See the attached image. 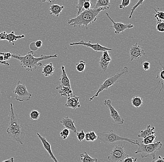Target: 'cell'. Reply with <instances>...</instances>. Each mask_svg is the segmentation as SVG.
Segmentation results:
<instances>
[{
    "mask_svg": "<svg viewBox=\"0 0 164 162\" xmlns=\"http://www.w3.org/2000/svg\"><path fill=\"white\" fill-rule=\"evenodd\" d=\"M110 9L109 7H101L97 9H91L83 10L75 18L69 19L67 21L68 25L75 27L82 26L85 27L88 30V25L95 22L97 19V16L102 11Z\"/></svg>",
    "mask_w": 164,
    "mask_h": 162,
    "instance_id": "6da1fadb",
    "label": "cell"
},
{
    "mask_svg": "<svg viewBox=\"0 0 164 162\" xmlns=\"http://www.w3.org/2000/svg\"><path fill=\"white\" fill-rule=\"evenodd\" d=\"M10 120L6 131L10 137L23 145L24 141L25 133L23 126L16 113L14 111L13 104L10 103Z\"/></svg>",
    "mask_w": 164,
    "mask_h": 162,
    "instance_id": "7a4b0ae2",
    "label": "cell"
},
{
    "mask_svg": "<svg viewBox=\"0 0 164 162\" xmlns=\"http://www.w3.org/2000/svg\"><path fill=\"white\" fill-rule=\"evenodd\" d=\"M57 54L53 55H42L39 57H35L33 51H30L25 56H21L12 53V57L18 60L20 63L21 66L27 71L32 72L34 69H36L38 66H42V61L49 60L50 58H56Z\"/></svg>",
    "mask_w": 164,
    "mask_h": 162,
    "instance_id": "3957f363",
    "label": "cell"
},
{
    "mask_svg": "<svg viewBox=\"0 0 164 162\" xmlns=\"http://www.w3.org/2000/svg\"><path fill=\"white\" fill-rule=\"evenodd\" d=\"M97 135L101 142L104 143L114 144L116 142L118 141H126L130 143L131 144L137 145L139 142L138 140L119 136L112 129L110 130L109 131H103L99 133Z\"/></svg>",
    "mask_w": 164,
    "mask_h": 162,
    "instance_id": "277c9868",
    "label": "cell"
},
{
    "mask_svg": "<svg viewBox=\"0 0 164 162\" xmlns=\"http://www.w3.org/2000/svg\"><path fill=\"white\" fill-rule=\"evenodd\" d=\"M137 145H138L139 147L135 152V154H141L142 158L151 156L153 160H154L155 158L156 152L161 149L162 147V143L160 141L147 144H143L141 142L139 143V142Z\"/></svg>",
    "mask_w": 164,
    "mask_h": 162,
    "instance_id": "5b68a950",
    "label": "cell"
},
{
    "mask_svg": "<svg viewBox=\"0 0 164 162\" xmlns=\"http://www.w3.org/2000/svg\"><path fill=\"white\" fill-rule=\"evenodd\" d=\"M128 72V67L126 66L124 67V68L120 71L119 72L116 74H113L108 78L104 81L103 84H101L97 89L96 93L93 95L89 99V101H91L95 98L99 96V94L105 90H107L110 87L115 84L121 78H122Z\"/></svg>",
    "mask_w": 164,
    "mask_h": 162,
    "instance_id": "8992f818",
    "label": "cell"
},
{
    "mask_svg": "<svg viewBox=\"0 0 164 162\" xmlns=\"http://www.w3.org/2000/svg\"><path fill=\"white\" fill-rule=\"evenodd\" d=\"M13 93L16 94V100L19 102L30 101L32 96V94L28 91L25 85L20 81H18L17 83Z\"/></svg>",
    "mask_w": 164,
    "mask_h": 162,
    "instance_id": "52a82bcc",
    "label": "cell"
},
{
    "mask_svg": "<svg viewBox=\"0 0 164 162\" xmlns=\"http://www.w3.org/2000/svg\"><path fill=\"white\" fill-rule=\"evenodd\" d=\"M124 147L121 144L115 145L107 158L108 160L112 162H123L125 158L129 156L125 152Z\"/></svg>",
    "mask_w": 164,
    "mask_h": 162,
    "instance_id": "ba28073f",
    "label": "cell"
},
{
    "mask_svg": "<svg viewBox=\"0 0 164 162\" xmlns=\"http://www.w3.org/2000/svg\"><path fill=\"white\" fill-rule=\"evenodd\" d=\"M70 46H85L87 47L92 49L93 51H95L96 52H103L105 51H112V49L108 48L106 47L100 45L99 43H97L95 44H93L91 43V41H89L88 42H86L84 41L83 40H82L80 41L79 42L71 43H70Z\"/></svg>",
    "mask_w": 164,
    "mask_h": 162,
    "instance_id": "9c48e42d",
    "label": "cell"
},
{
    "mask_svg": "<svg viewBox=\"0 0 164 162\" xmlns=\"http://www.w3.org/2000/svg\"><path fill=\"white\" fill-rule=\"evenodd\" d=\"M104 104L109 108V110L110 111V116L116 123L119 125H123L125 120L121 117L118 112L112 106L111 100L110 99L105 100Z\"/></svg>",
    "mask_w": 164,
    "mask_h": 162,
    "instance_id": "30bf717a",
    "label": "cell"
},
{
    "mask_svg": "<svg viewBox=\"0 0 164 162\" xmlns=\"http://www.w3.org/2000/svg\"><path fill=\"white\" fill-rule=\"evenodd\" d=\"M106 16L112 22V25L111 27L113 28L114 29V33L116 34H119L121 32H124L125 30L128 29H132L134 27V25H131V23L128 24H125L121 22H116L114 21L113 19L110 17L109 13H106L105 14Z\"/></svg>",
    "mask_w": 164,
    "mask_h": 162,
    "instance_id": "8fae6325",
    "label": "cell"
},
{
    "mask_svg": "<svg viewBox=\"0 0 164 162\" xmlns=\"http://www.w3.org/2000/svg\"><path fill=\"white\" fill-rule=\"evenodd\" d=\"M145 55V52L143 49L138 45L137 43L132 45L130 50V57L131 61L140 58L142 56Z\"/></svg>",
    "mask_w": 164,
    "mask_h": 162,
    "instance_id": "7c38bea8",
    "label": "cell"
},
{
    "mask_svg": "<svg viewBox=\"0 0 164 162\" xmlns=\"http://www.w3.org/2000/svg\"><path fill=\"white\" fill-rule=\"evenodd\" d=\"M37 135L40 141H41L42 143V146L44 147V148L50 155V158H51L54 162H58V160L56 159V158L55 157L53 152H52V150H51V145H50V143L48 141H47L45 137H42L39 133H37Z\"/></svg>",
    "mask_w": 164,
    "mask_h": 162,
    "instance_id": "4fadbf2b",
    "label": "cell"
},
{
    "mask_svg": "<svg viewBox=\"0 0 164 162\" xmlns=\"http://www.w3.org/2000/svg\"><path fill=\"white\" fill-rule=\"evenodd\" d=\"M62 127L71 130L73 133L77 132V129L75 125V121L68 116L64 118L60 121Z\"/></svg>",
    "mask_w": 164,
    "mask_h": 162,
    "instance_id": "5bb4252c",
    "label": "cell"
},
{
    "mask_svg": "<svg viewBox=\"0 0 164 162\" xmlns=\"http://www.w3.org/2000/svg\"><path fill=\"white\" fill-rule=\"evenodd\" d=\"M79 97L75 95H73L71 97H68L67 102L65 104V106L67 108H72L73 110H75L76 108L80 107L79 99Z\"/></svg>",
    "mask_w": 164,
    "mask_h": 162,
    "instance_id": "9a60e30c",
    "label": "cell"
},
{
    "mask_svg": "<svg viewBox=\"0 0 164 162\" xmlns=\"http://www.w3.org/2000/svg\"><path fill=\"white\" fill-rule=\"evenodd\" d=\"M61 69L62 73L60 78H59L60 84V85L65 86V87H69V88H71L70 82L67 76V73L66 72L65 66H62Z\"/></svg>",
    "mask_w": 164,
    "mask_h": 162,
    "instance_id": "2e32d148",
    "label": "cell"
},
{
    "mask_svg": "<svg viewBox=\"0 0 164 162\" xmlns=\"http://www.w3.org/2000/svg\"><path fill=\"white\" fill-rule=\"evenodd\" d=\"M56 89L58 90V93H59L61 96L71 97L73 96V92L71 88L69 87H65L60 85L56 87Z\"/></svg>",
    "mask_w": 164,
    "mask_h": 162,
    "instance_id": "e0dca14e",
    "label": "cell"
},
{
    "mask_svg": "<svg viewBox=\"0 0 164 162\" xmlns=\"http://www.w3.org/2000/svg\"><path fill=\"white\" fill-rule=\"evenodd\" d=\"M154 127L151 128L150 125H148L146 127V129L141 130L140 131V133L138 135V137L141 138H145L150 135L154 134L156 133V132L154 131Z\"/></svg>",
    "mask_w": 164,
    "mask_h": 162,
    "instance_id": "ac0fdd59",
    "label": "cell"
},
{
    "mask_svg": "<svg viewBox=\"0 0 164 162\" xmlns=\"http://www.w3.org/2000/svg\"><path fill=\"white\" fill-rule=\"evenodd\" d=\"M64 6H60L58 4H52L50 7V15H53L55 16L58 17L60 14L61 13L63 9H64Z\"/></svg>",
    "mask_w": 164,
    "mask_h": 162,
    "instance_id": "d6986e66",
    "label": "cell"
},
{
    "mask_svg": "<svg viewBox=\"0 0 164 162\" xmlns=\"http://www.w3.org/2000/svg\"><path fill=\"white\" fill-rule=\"evenodd\" d=\"M55 71V67L52 63L46 64L43 67L42 70V74L45 77H49L52 75Z\"/></svg>",
    "mask_w": 164,
    "mask_h": 162,
    "instance_id": "ffe728a7",
    "label": "cell"
},
{
    "mask_svg": "<svg viewBox=\"0 0 164 162\" xmlns=\"http://www.w3.org/2000/svg\"><path fill=\"white\" fill-rule=\"evenodd\" d=\"M159 63H160V65L161 66V68H160V70H159V72H158V74H157V77H156V79L157 80L158 78H160V80H159L158 83H157V86L156 87L154 90L153 93L155 91L156 89L157 88V87H158V85H159V84H160V81H161L162 86H161V88H160V91H159V93H160V92H161V90H162V89H163V85H164L163 82H164V66H163L161 65V63H160V61H159ZM153 93H152V94H153Z\"/></svg>",
    "mask_w": 164,
    "mask_h": 162,
    "instance_id": "44dd1931",
    "label": "cell"
},
{
    "mask_svg": "<svg viewBox=\"0 0 164 162\" xmlns=\"http://www.w3.org/2000/svg\"><path fill=\"white\" fill-rule=\"evenodd\" d=\"M25 37L24 35H16L14 31H12L10 33L7 34V35L6 40L9 42L10 43H12V45L14 46V42L16 41L19 39H22Z\"/></svg>",
    "mask_w": 164,
    "mask_h": 162,
    "instance_id": "7402d4cb",
    "label": "cell"
},
{
    "mask_svg": "<svg viewBox=\"0 0 164 162\" xmlns=\"http://www.w3.org/2000/svg\"><path fill=\"white\" fill-rule=\"evenodd\" d=\"M80 157L81 161L82 162H96L98 160L96 158L91 157L86 152H85L84 153L80 154Z\"/></svg>",
    "mask_w": 164,
    "mask_h": 162,
    "instance_id": "603a6c76",
    "label": "cell"
},
{
    "mask_svg": "<svg viewBox=\"0 0 164 162\" xmlns=\"http://www.w3.org/2000/svg\"><path fill=\"white\" fill-rule=\"evenodd\" d=\"M131 102L133 106L136 108L140 107L143 104V99L139 96H134L131 99Z\"/></svg>",
    "mask_w": 164,
    "mask_h": 162,
    "instance_id": "cb8c5ba5",
    "label": "cell"
},
{
    "mask_svg": "<svg viewBox=\"0 0 164 162\" xmlns=\"http://www.w3.org/2000/svg\"><path fill=\"white\" fill-rule=\"evenodd\" d=\"M110 5V0H97L95 6L94 7V9L109 7Z\"/></svg>",
    "mask_w": 164,
    "mask_h": 162,
    "instance_id": "d4e9b609",
    "label": "cell"
},
{
    "mask_svg": "<svg viewBox=\"0 0 164 162\" xmlns=\"http://www.w3.org/2000/svg\"><path fill=\"white\" fill-rule=\"evenodd\" d=\"M157 139V137L154 134L150 135L148 137H146L145 138H143V141L141 142L143 144H147L153 143Z\"/></svg>",
    "mask_w": 164,
    "mask_h": 162,
    "instance_id": "484cf974",
    "label": "cell"
},
{
    "mask_svg": "<svg viewBox=\"0 0 164 162\" xmlns=\"http://www.w3.org/2000/svg\"><path fill=\"white\" fill-rule=\"evenodd\" d=\"M155 14L153 16V19H157V21H164V13L163 11H159L156 9H154Z\"/></svg>",
    "mask_w": 164,
    "mask_h": 162,
    "instance_id": "4316f807",
    "label": "cell"
},
{
    "mask_svg": "<svg viewBox=\"0 0 164 162\" xmlns=\"http://www.w3.org/2000/svg\"><path fill=\"white\" fill-rule=\"evenodd\" d=\"M100 67L101 69H103L104 71H106L108 68V66L110 64V62L107 61L106 60H105L102 56L100 59L99 62Z\"/></svg>",
    "mask_w": 164,
    "mask_h": 162,
    "instance_id": "83f0119b",
    "label": "cell"
},
{
    "mask_svg": "<svg viewBox=\"0 0 164 162\" xmlns=\"http://www.w3.org/2000/svg\"><path fill=\"white\" fill-rule=\"evenodd\" d=\"M85 67L86 63L83 60L79 61V62L76 64V70L79 72H84Z\"/></svg>",
    "mask_w": 164,
    "mask_h": 162,
    "instance_id": "f1b7e54d",
    "label": "cell"
},
{
    "mask_svg": "<svg viewBox=\"0 0 164 162\" xmlns=\"http://www.w3.org/2000/svg\"><path fill=\"white\" fill-rule=\"evenodd\" d=\"M91 1V0H78V3L76 7L77 9V15H79L80 13L84 10L83 9V5L84 3L86 1ZM76 15V16H77Z\"/></svg>",
    "mask_w": 164,
    "mask_h": 162,
    "instance_id": "f546056e",
    "label": "cell"
},
{
    "mask_svg": "<svg viewBox=\"0 0 164 162\" xmlns=\"http://www.w3.org/2000/svg\"><path fill=\"white\" fill-rule=\"evenodd\" d=\"M40 113L36 110H32L30 113V118L31 120H37L40 117Z\"/></svg>",
    "mask_w": 164,
    "mask_h": 162,
    "instance_id": "4dcf8cb0",
    "label": "cell"
},
{
    "mask_svg": "<svg viewBox=\"0 0 164 162\" xmlns=\"http://www.w3.org/2000/svg\"><path fill=\"white\" fill-rule=\"evenodd\" d=\"M70 130L67 128H65L60 132V135L63 140H65L67 139V138L70 135Z\"/></svg>",
    "mask_w": 164,
    "mask_h": 162,
    "instance_id": "1f68e13d",
    "label": "cell"
},
{
    "mask_svg": "<svg viewBox=\"0 0 164 162\" xmlns=\"http://www.w3.org/2000/svg\"><path fill=\"white\" fill-rule=\"evenodd\" d=\"M144 1H145V0H139V1H138V2L132 7L131 11L130 14L129 16V19H131V17H132V15L134 14V12L135 10L139 6L142 5V4H143Z\"/></svg>",
    "mask_w": 164,
    "mask_h": 162,
    "instance_id": "d6a6232c",
    "label": "cell"
},
{
    "mask_svg": "<svg viewBox=\"0 0 164 162\" xmlns=\"http://www.w3.org/2000/svg\"><path fill=\"white\" fill-rule=\"evenodd\" d=\"M76 133L77 139L79 140V141L80 142H83L85 140V133L84 130H81L80 131L77 132Z\"/></svg>",
    "mask_w": 164,
    "mask_h": 162,
    "instance_id": "836d02e7",
    "label": "cell"
},
{
    "mask_svg": "<svg viewBox=\"0 0 164 162\" xmlns=\"http://www.w3.org/2000/svg\"><path fill=\"white\" fill-rule=\"evenodd\" d=\"M89 138L90 142H94L97 139L98 137L96 133L93 131L89 132Z\"/></svg>",
    "mask_w": 164,
    "mask_h": 162,
    "instance_id": "e575fe53",
    "label": "cell"
},
{
    "mask_svg": "<svg viewBox=\"0 0 164 162\" xmlns=\"http://www.w3.org/2000/svg\"><path fill=\"white\" fill-rule=\"evenodd\" d=\"M157 30L159 32H163L164 31V21H158L157 24Z\"/></svg>",
    "mask_w": 164,
    "mask_h": 162,
    "instance_id": "d590c367",
    "label": "cell"
},
{
    "mask_svg": "<svg viewBox=\"0 0 164 162\" xmlns=\"http://www.w3.org/2000/svg\"><path fill=\"white\" fill-rule=\"evenodd\" d=\"M130 3V0H122V3L119 5V8L124 10L125 7L129 6Z\"/></svg>",
    "mask_w": 164,
    "mask_h": 162,
    "instance_id": "8d00e7d4",
    "label": "cell"
},
{
    "mask_svg": "<svg viewBox=\"0 0 164 162\" xmlns=\"http://www.w3.org/2000/svg\"><path fill=\"white\" fill-rule=\"evenodd\" d=\"M0 54L1 55H3V57H4V61L9 60H10L11 58L12 57V53L11 52H0Z\"/></svg>",
    "mask_w": 164,
    "mask_h": 162,
    "instance_id": "74e56055",
    "label": "cell"
},
{
    "mask_svg": "<svg viewBox=\"0 0 164 162\" xmlns=\"http://www.w3.org/2000/svg\"><path fill=\"white\" fill-rule=\"evenodd\" d=\"M102 57L105 60H106L107 61H109L110 62L111 61V57L109 53H108V51H105V52H103Z\"/></svg>",
    "mask_w": 164,
    "mask_h": 162,
    "instance_id": "f35d334b",
    "label": "cell"
},
{
    "mask_svg": "<svg viewBox=\"0 0 164 162\" xmlns=\"http://www.w3.org/2000/svg\"><path fill=\"white\" fill-rule=\"evenodd\" d=\"M142 66H143V69L145 71H148L149 70L150 68V64L149 61H143L141 62Z\"/></svg>",
    "mask_w": 164,
    "mask_h": 162,
    "instance_id": "ab89813d",
    "label": "cell"
},
{
    "mask_svg": "<svg viewBox=\"0 0 164 162\" xmlns=\"http://www.w3.org/2000/svg\"><path fill=\"white\" fill-rule=\"evenodd\" d=\"M92 7V3L91 1H86L83 5V9L84 10H89Z\"/></svg>",
    "mask_w": 164,
    "mask_h": 162,
    "instance_id": "60d3db41",
    "label": "cell"
},
{
    "mask_svg": "<svg viewBox=\"0 0 164 162\" xmlns=\"http://www.w3.org/2000/svg\"><path fill=\"white\" fill-rule=\"evenodd\" d=\"M137 160V158H134V157H129L128 156L127 158H125L123 162H135Z\"/></svg>",
    "mask_w": 164,
    "mask_h": 162,
    "instance_id": "b9f144b4",
    "label": "cell"
},
{
    "mask_svg": "<svg viewBox=\"0 0 164 162\" xmlns=\"http://www.w3.org/2000/svg\"><path fill=\"white\" fill-rule=\"evenodd\" d=\"M7 34L6 31H3L0 33V41L6 40Z\"/></svg>",
    "mask_w": 164,
    "mask_h": 162,
    "instance_id": "7bdbcfd3",
    "label": "cell"
},
{
    "mask_svg": "<svg viewBox=\"0 0 164 162\" xmlns=\"http://www.w3.org/2000/svg\"><path fill=\"white\" fill-rule=\"evenodd\" d=\"M35 46L37 48H40L41 47L42 45V42L41 40H37V41L35 42Z\"/></svg>",
    "mask_w": 164,
    "mask_h": 162,
    "instance_id": "ee69618b",
    "label": "cell"
},
{
    "mask_svg": "<svg viewBox=\"0 0 164 162\" xmlns=\"http://www.w3.org/2000/svg\"><path fill=\"white\" fill-rule=\"evenodd\" d=\"M155 162H164V158H162L161 156H159L158 159L156 161H154Z\"/></svg>",
    "mask_w": 164,
    "mask_h": 162,
    "instance_id": "f6af8a7d",
    "label": "cell"
},
{
    "mask_svg": "<svg viewBox=\"0 0 164 162\" xmlns=\"http://www.w3.org/2000/svg\"><path fill=\"white\" fill-rule=\"evenodd\" d=\"M14 161V158H11L10 159H7V160H4L2 161L3 162H13Z\"/></svg>",
    "mask_w": 164,
    "mask_h": 162,
    "instance_id": "bcb514c9",
    "label": "cell"
},
{
    "mask_svg": "<svg viewBox=\"0 0 164 162\" xmlns=\"http://www.w3.org/2000/svg\"><path fill=\"white\" fill-rule=\"evenodd\" d=\"M0 64L1 65H6L7 66H10V64L9 63L7 62L6 61H0Z\"/></svg>",
    "mask_w": 164,
    "mask_h": 162,
    "instance_id": "7dc6e473",
    "label": "cell"
},
{
    "mask_svg": "<svg viewBox=\"0 0 164 162\" xmlns=\"http://www.w3.org/2000/svg\"><path fill=\"white\" fill-rule=\"evenodd\" d=\"M54 0H42V2H52L54 1Z\"/></svg>",
    "mask_w": 164,
    "mask_h": 162,
    "instance_id": "c3c4849f",
    "label": "cell"
},
{
    "mask_svg": "<svg viewBox=\"0 0 164 162\" xmlns=\"http://www.w3.org/2000/svg\"><path fill=\"white\" fill-rule=\"evenodd\" d=\"M4 61V60L3 55H0V61Z\"/></svg>",
    "mask_w": 164,
    "mask_h": 162,
    "instance_id": "681fc988",
    "label": "cell"
}]
</instances>
